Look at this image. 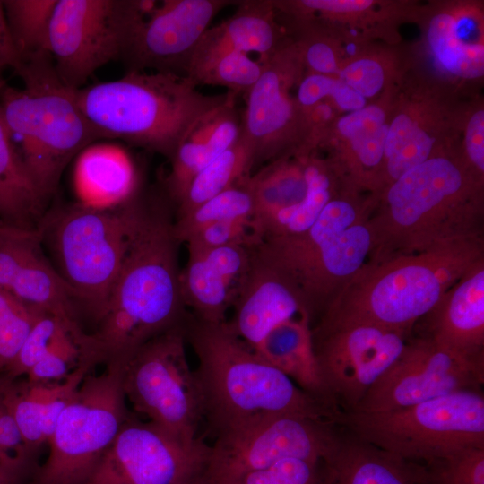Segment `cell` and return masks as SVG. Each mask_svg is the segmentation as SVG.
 Returning <instances> with one entry per match:
<instances>
[{
	"label": "cell",
	"mask_w": 484,
	"mask_h": 484,
	"mask_svg": "<svg viewBox=\"0 0 484 484\" xmlns=\"http://www.w3.org/2000/svg\"><path fill=\"white\" fill-rule=\"evenodd\" d=\"M175 207L162 188L142 194L123 265L101 319L88 333L82 359L91 367L121 364L155 336L184 324Z\"/></svg>",
	"instance_id": "6da1fadb"
},
{
	"label": "cell",
	"mask_w": 484,
	"mask_h": 484,
	"mask_svg": "<svg viewBox=\"0 0 484 484\" xmlns=\"http://www.w3.org/2000/svg\"><path fill=\"white\" fill-rule=\"evenodd\" d=\"M483 181L462 159L436 152L385 186L369 217L376 264L483 236Z\"/></svg>",
	"instance_id": "7a4b0ae2"
},
{
	"label": "cell",
	"mask_w": 484,
	"mask_h": 484,
	"mask_svg": "<svg viewBox=\"0 0 484 484\" xmlns=\"http://www.w3.org/2000/svg\"><path fill=\"white\" fill-rule=\"evenodd\" d=\"M203 402V422L214 437L267 417L300 415L338 424L341 411L310 395L233 334L190 312L186 324Z\"/></svg>",
	"instance_id": "3957f363"
},
{
	"label": "cell",
	"mask_w": 484,
	"mask_h": 484,
	"mask_svg": "<svg viewBox=\"0 0 484 484\" xmlns=\"http://www.w3.org/2000/svg\"><path fill=\"white\" fill-rule=\"evenodd\" d=\"M483 256L484 237H478L441 243L381 263H366L316 324H366L411 334L416 323Z\"/></svg>",
	"instance_id": "277c9868"
},
{
	"label": "cell",
	"mask_w": 484,
	"mask_h": 484,
	"mask_svg": "<svg viewBox=\"0 0 484 484\" xmlns=\"http://www.w3.org/2000/svg\"><path fill=\"white\" fill-rule=\"evenodd\" d=\"M196 87L187 76L127 71L76 90L75 99L101 139H122L169 160L196 121L229 95H205Z\"/></svg>",
	"instance_id": "5b68a950"
},
{
	"label": "cell",
	"mask_w": 484,
	"mask_h": 484,
	"mask_svg": "<svg viewBox=\"0 0 484 484\" xmlns=\"http://www.w3.org/2000/svg\"><path fill=\"white\" fill-rule=\"evenodd\" d=\"M371 197L345 186L305 232L263 239L255 252L298 290L311 326L367 263L373 247Z\"/></svg>",
	"instance_id": "8992f818"
},
{
	"label": "cell",
	"mask_w": 484,
	"mask_h": 484,
	"mask_svg": "<svg viewBox=\"0 0 484 484\" xmlns=\"http://www.w3.org/2000/svg\"><path fill=\"white\" fill-rule=\"evenodd\" d=\"M23 88L4 82L0 105L13 143L47 199L67 164L100 135L80 109L75 91L58 78L49 53L22 61Z\"/></svg>",
	"instance_id": "52a82bcc"
},
{
	"label": "cell",
	"mask_w": 484,
	"mask_h": 484,
	"mask_svg": "<svg viewBox=\"0 0 484 484\" xmlns=\"http://www.w3.org/2000/svg\"><path fill=\"white\" fill-rule=\"evenodd\" d=\"M141 198L138 190L112 209L65 205L45 214L37 228L42 241H48L55 269L73 293L80 318L83 314L94 326L105 313L123 265Z\"/></svg>",
	"instance_id": "ba28073f"
},
{
	"label": "cell",
	"mask_w": 484,
	"mask_h": 484,
	"mask_svg": "<svg viewBox=\"0 0 484 484\" xmlns=\"http://www.w3.org/2000/svg\"><path fill=\"white\" fill-rule=\"evenodd\" d=\"M338 425L404 460L426 463L484 448V397L465 390L386 411H341Z\"/></svg>",
	"instance_id": "9c48e42d"
},
{
	"label": "cell",
	"mask_w": 484,
	"mask_h": 484,
	"mask_svg": "<svg viewBox=\"0 0 484 484\" xmlns=\"http://www.w3.org/2000/svg\"><path fill=\"white\" fill-rule=\"evenodd\" d=\"M186 324L142 345L123 365L122 383L137 413L181 446L198 452L207 444L199 436L203 402L187 359Z\"/></svg>",
	"instance_id": "30bf717a"
},
{
	"label": "cell",
	"mask_w": 484,
	"mask_h": 484,
	"mask_svg": "<svg viewBox=\"0 0 484 484\" xmlns=\"http://www.w3.org/2000/svg\"><path fill=\"white\" fill-rule=\"evenodd\" d=\"M123 365L88 373L61 412L48 440L49 454L28 484H87L123 424L132 415L122 383Z\"/></svg>",
	"instance_id": "8fae6325"
},
{
	"label": "cell",
	"mask_w": 484,
	"mask_h": 484,
	"mask_svg": "<svg viewBox=\"0 0 484 484\" xmlns=\"http://www.w3.org/2000/svg\"><path fill=\"white\" fill-rule=\"evenodd\" d=\"M156 4L143 0H57L48 53L61 82L81 89L96 70L123 60L137 27Z\"/></svg>",
	"instance_id": "7c38bea8"
},
{
	"label": "cell",
	"mask_w": 484,
	"mask_h": 484,
	"mask_svg": "<svg viewBox=\"0 0 484 484\" xmlns=\"http://www.w3.org/2000/svg\"><path fill=\"white\" fill-rule=\"evenodd\" d=\"M339 425L312 418L280 414L215 436L208 445L197 484H229L279 461H325L341 437Z\"/></svg>",
	"instance_id": "4fadbf2b"
},
{
	"label": "cell",
	"mask_w": 484,
	"mask_h": 484,
	"mask_svg": "<svg viewBox=\"0 0 484 484\" xmlns=\"http://www.w3.org/2000/svg\"><path fill=\"white\" fill-rule=\"evenodd\" d=\"M311 330L323 380L341 411L357 407L402 353L410 335L366 324H316Z\"/></svg>",
	"instance_id": "5bb4252c"
},
{
	"label": "cell",
	"mask_w": 484,
	"mask_h": 484,
	"mask_svg": "<svg viewBox=\"0 0 484 484\" xmlns=\"http://www.w3.org/2000/svg\"><path fill=\"white\" fill-rule=\"evenodd\" d=\"M264 65L259 80L245 95L241 136L252 159V174L284 156L299 155L306 143L304 117L289 91L303 66L294 44L283 45Z\"/></svg>",
	"instance_id": "9a60e30c"
},
{
	"label": "cell",
	"mask_w": 484,
	"mask_h": 484,
	"mask_svg": "<svg viewBox=\"0 0 484 484\" xmlns=\"http://www.w3.org/2000/svg\"><path fill=\"white\" fill-rule=\"evenodd\" d=\"M484 367L419 335L408 339L402 353L351 411H386L451 393L480 391Z\"/></svg>",
	"instance_id": "2e32d148"
},
{
	"label": "cell",
	"mask_w": 484,
	"mask_h": 484,
	"mask_svg": "<svg viewBox=\"0 0 484 484\" xmlns=\"http://www.w3.org/2000/svg\"><path fill=\"white\" fill-rule=\"evenodd\" d=\"M207 447L187 450L132 413L87 484H197Z\"/></svg>",
	"instance_id": "e0dca14e"
},
{
	"label": "cell",
	"mask_w": 484,
	"mask_h": 484,
	"mask_svg": "<svg viewBox=\"0 0 484 484\" xmlns=\"http://www.w3.org/2000/svg\"><path fill=\"white\" fill-rule=\"evenodd\" d=\"M230 0H164L143 18L123 58L127 71L186 76L192 54L212 19Z\"/></svg>",
	"instance_id": "ac0fdd59"
},
{
	"label": "cell",
	"mask_w": 484,
	"mask_h": 484,
	"mask_svg": "<svg viewBox=\"0 0 484 484\" xmlns=\"http://www.w3.org/2000/svg\"><path fill=\"white\" fill-rule=\"evenodd\" d=\"M225 322L229 331L254 350L278 324L308 315L293 283L252 249L249 268ZM310 321V320H309Z\"/></svg>",
	"instance_id": "d6986e66"
},
{
	"label": "cell",
	"mask_w": 484,
	"mask_h": 484,
	"mask_svg": "<svg viewBox=\"0 0 484 484\" xmlns=\"http://www.w3.org/2000/svg\"><path fill=\"white\" fill-rule=\"evenodd\" d=\"M253 247L228 246L188 252L180 271V291L195 318L210 324L226 322L249 268Z\"/></svg>",
	"instance_id": "ffe728a7"
},
{
	"label": "cell",
	"mask_w": 484,
	"mask_h": 484,
	"mask_svg": "<svg viewBox=\"0 0 484 484\" xmlns=\"http://www.w3.org/2000/svg\"><path fill=\"white\" fill-rule=\"evenodd\" d=\"M425 336L484 367V256L477 260L424 317Z\"/></svg>",
	"instance_id": "44dd1931"
},
{
	"label": "cell",
	"mask_w": 484,
	"mask_h": 484,
	"mask_svg": "<svg viewBox=\"0 0 484 484\" xmlns=\"http://www.w3.org/2000/svg\"><path fill=\"white\" fill-rule=\"evenodd\" d=\"M237 5L230 17L205 30L192 54L186 75L231 52H255L263 62L285 45L272 1L244 0Z\"/></svg>",
	"instance_id": "7402d4cb"
},
{
	"label": "cell",
	"mask_w": 484,
	"mask_h": 484,
	"mask_svg": "<svg viewBox=\"0 0 484 484\" xmlns=\"http://www.w3.org/2000/svg\"><path fill=\"white\" fill-rule=\"evenodd\" d=\"M229 96L230 91L222 104L196 121L169 160L170 170L163 188L174 207L194 177L239 139L241 116Z\"/></svg>",
	"instance_id": "603a6c76"
},
{
	"label": "cell",
	"mask_w": 484,
	"mask_h": 484,
	"mask_svg": "<svg viewBox=\"0 0 484 484\" xmlns=\"http://www.w3.org/2000/svg\"><path fill=\"white\" fill-rule=\"evenodd\" d=\"M73 187L78 203L92 209H112L138 192V176L124 149L92 143L77 155Z\"/></svg>",
	"instance_id": "cb8c5ba5"
},
{
	"label": "cell",
	"mask_w": 484,
	"mask_h": 484,
	"mask_svg": "<svg viewBox=\"0 0 484 484\" xmlns=\"http://www.w3.org/2000/svg\"><path fill=\"white\" fill-rule=\"evenodd\" d=\"M330 484H423L425 466L404 460L349 432L324 461Z\"/></svg>",
	"instance_id": "d4e9b609"
},
{
	"label": "cell",
	"mask_w": 484,
	"mask_h": 484,
	"mask_svg": "<svg viewBox=\"0 0 484 484\" xmlns=\"http://www.w3.org/2000/svg\"><path fill=\"white\" fill-rule=\"evenodd\" d=\"M253 350L303 391L340 410L323 380L314 350L311 323L307 316L278 324Z\"/></svg>",
	"instance_id": "484cf974"
},
{
	"label": "cell",
	"mask_w": 484,
	"mask_h": 484,
	"mask_svg": "<svg viewBox=\"0 0 484 484\" xmlns=\"http://www.w3.org/2000/svg\"><path fill=\"white\" fill-rule=\"evenodd\" d=\"M0 70V87L4 82ZM48 199L36 185L13 143L0 105V221L35 229Z\"/></svg>",
	"instance_id": "4316f807"
},
{
	"label": "cell",
	"mask_w": 484,
	"mask_h": 484,
	"mask_svg": "<svg viewBox=\"0 0 484 484\" xmlns=\"http://www.w3.org/2000/svg\"><path fill=\"white\" fill-rule=\"evenodd\" d=\"M434 145L435 138L416 118L398 114L388 125L382 168L372 198L376 200L385 186L435 154Z\"/></svg>",
	"instance_id": "83f0119b"
},
{
	"label": "cell",
	"mask_w": 484,
	"mask_h": 484,
	"mask_svg": "<svg viewBox=\"0 0 484 484\" xmlns=\"http://www.w3.org/2000/svg\"><path fill=\"white\" fill-rule=\"evenodd\" d=\"M427 40L432 56L446 73L462 79L480 78L484 73V47L462 39L457 18L440 13L429 22Z\"/></svg>",
	"instance_id": "f1b7e54d"
},
{
	"label": "cell",
	"mask_w": 484,
	"mask_h": 484,
	"mask_svg": "<svg viewBox=\"0 0 484 484\" xmlns=\"http://www.w3.org/2000/svg\"><path fill=\"white\" fill-rule=\"evenodd\" d=\"M251 175V152L240 135L232 146L194 177L175 207V218L186 214L231 187L243 177Z\"/></svg>",
	"instance_id": "f546056e"
},
{
	"label": "cell",
	"mask_w": 484,
	"mask_h": 484,
	"mask_svg": "<svg viewBox=\"0 0 484 484\" xmlns=\"http://www.w3.org/2000/svg\"><path fill=\"white\" fill-rule=\"evenodd\" d=\"M249 177H243L186 214L174 218V230L180 243H185L193 234L212 223L223 220L253 222L255 203Z\"/></svg>",
	"instance_id": "4dcf8cb0"
},
{
	"label": "cell",
	"mask_w": 484,
	"mask_h": 484,
	"mask_svg": "<svg viewBox=\"0 0 484 484\" xmlns=\"http://www.w3.org/2000/svg\"><path fill=\"white\" fill-rule=\"evenodd\" d=\"M57 0H4L7 22L21 60L48 53L49 29ZM22 63V62H21Z\"/></svg>",
	"instance_id": "1f68e13d"
},
{
	"label": "cell",
	"mask_w": 484,
	"mask_h": 484,
	"mask_svg": "<svg viewBox=\"0 0 484 484\" xmlns=\"http://www.w3.org/2000/svg\"><path fill=\"white\" fill-rule=\"evenodd\" d=\"M47 386L48 384L9 379L0 374L3 401L16 421L27 453L34 459L41 445L46 442L42 433L41 415Z\"/></svg>",
	"instance_id": "d6a6232c"
},
{
	"label": "cell",
	"mask_w": 484,
	"mask_h": 484,
	"mask_svg": "<svg viewBox=\"0 0 484 484\" xmlns=\"http://www.w3.org/2000/svg\"><path fill=\"white\" fill-rule=\"evenodd\" d=\"M264 70L260 61L247 54L231 52L193 70L186 76L196 85L222 86L237 95H246L259 80Z\"/></svg>",
	"instance_id": "836d02e7"
},
{
	"label": "cell",
	"mask_w": 484,
	"mask_h": 484,
	"mask_svg": "<svg viewBox=\"0 0 484 484\" xmlns=\"http://www.w3.org/2000/svg\"><path fill=\"white\" fill-rule=\"evenodd\" d=\"M65 333H70L62 320L43 312L32 325L17 356L1 374L9 379L26 376Z\"/></svg>",
	"instance_id": "e575fe53"
},
{
	"label": "cell",
	"mask_w": 484,
	"mask_h": 484,
	"mask_svg": "<svg viewBox=\"0 0 484 484\" xmlns=\"http://www.w3.org/2000/svg\"><path fill=\"white\" fill-rule=\"evenodd\" d=\"M424 466L423 484H484V448H464Z\"/></svg>",
	"instance_id": "d590c367"
},
{
	"label": "cell",
	"mask_w": 484,
	"mask_h": 484,
	"mask_svg": "<svg viewBox=\"0 0 484 484\" xmlns=\"http://www.w3.org/2000/svg\"><path fill=\"white\" fill-rule=\"evenodd\" d=\"M229 484H330V480L324 461L290 458Z\"/></svg>",
	"instance_id": "8d00e7d4"
},
{
	"label": "cell",
	"mask_w": 484,
	"mask_h": 484,
	"mask_svg": "<svg viewBox=\"0 0 484 484\" xmlns=\"http://www.w3.org/2000/svg\"><path fill=\"white\" fill-rule=\"evenodd\" d=\"M82 362L79 346L69 333H65L27 373L33 384H49L65 379Z\"/></svg>",
	"instance_id": "74e56055"
},
{
	"label": "cell",
	"mask_w": 484,
	"mask_h": 484,
	"mask_svg": "<svg viewBox=\"0 0 484 484\" xmlns=\"http://www.w3.org/2000/svg\"><path fill=\"white\" fill-rule=\"evenodd\" d=\"M260 241L252 221L223 220L203 228L185 243L187 251L194 253L228 246L253 247Z\"/></svg>",
	"instance_id": "f35d334b"
},
{
	"label": "cell",
	"mask_w": 484,
	"mask_h": 484,
	"mask_svg": "<svg viewBox=\"0 0 484 484\" xmlns=\"http://www.w3.org/2000/svg\"><path fill=\"white\" fill-rule=\"evenodd\" d=\"M43 312L23 304L0 321V373L17 356L32 325Z\"/></svg>",
	"instance_id": "ab89813d"
},
{
	"label": "cell",
	"mask_w": 484,
	"mask_h": 484,
	"mask_svg": "<svg viewBox=\"0 0 484 484\" xmlns=\"http://www.w3.org/2000/svg\"><path fill=\"white\" fill-rule=\"evenodd\" d=\"M338 79L364 99L376 95L385 83V72L377 61L360 58L338 73Z\"/></svg>",
	"instance_id": "60d3db41"
},
{
	"label": "cell",
	"mask_w": 484,
	"mask_h": 484,
	"mask_svg": "<svg viewBox=\"0 0 484 484\" xmlns=\"http://www.w3.org/2000/svg\"><path fill=\"white\" fill-rule=\"evenodd\" d=\"M294 46L308 73L333 76L339 73L335 50L324 38L313 35Z\"/></svg>",
	"instance_id": "b9f144b4"
},
{
	"label": "cell",
	"mask_w": 484,
	"mask_h": 484,
	"mask_svg": "<svg viewBox=\"0 0 484 484\" xmlns=\"http://www.w3.org/2000/svg\"><path fill=\"white\" fill-rule=\"evenodd\" d=\"M342 84L341 80L333 76L317 73L306 75L299 82L295 99L302 116L326 98L334 100Z\"/></svg>",
	"instance_id": "7bdbcfd3"
},
{
	"label": "cell",
	"mask_w": 484,
	"mask_h": 484,
	"mask_svg": "<svg viewBox=\"0 0 484 484\" xmlns=\"http://www.w3.org/2000/svg\"><path fill=\"white\" fill-rule=\"evenodd\" d=\"M465 157L462 159L468 169L479 179L484 174V111L479 109L469 118L464 137Z\"/></svg>",
	"instance_id": "ee69618b"
},
{
	"label": "cell",
	"mask_w": 484,
	"mask_h": 484,
	"mask_svg": "<svg viewBox=\"0 0 484 484\" xmlns=\"http://www.w3.org/2000/svg\"><path fill=\"white\" fill-rule=\"evenodd\" d=\"M385 124L387 123L385 110L378 106L370 105L341 117L337 121L336 128L339 134L349 141Z\"/></svg>",
	"instance_id": "f6af8a7d"
},
{
	"label": "cell",
	"mask_w": 484,
	"mask_h": 484,
	"mask_svg": "<svg viewBox=\"0 0 484 484\" xmlns=\"http://www.w3.org/2000/svg\"><path fill=\"white\" fill-rule=\"evenodd\" d=\"M21 62L7 22L3 1L0 0V70L12 67L15 71Z\"/></svg>",
	"instance_id": "bcb514c9"
},
{
	"label": "cell",
	"mask_w": 484,
	"mask_h": 484,
	"mask_svg": "<svg viewBox=\"0 0 484 484\" xmlns=\"http://www.w3.org/2000/svg\"><path fill=\"white\" fill-rule=\"evenodd\" d=\"M38 467L32 464L10 466L0 463V484H28Z\"/></svg>",
	"instance_id": "7dc6e473"
},
{
	"label": "cell",
	"mask_w": 484,
	"mask_h": 484,
	"mask_svg": "<svg viewBox=\"0 0 484 484\" xmlns=\"http://www.w3.org/2000/svg\"><path fill=\"white\" fill-rule=\"evenodd\" d=\"M23 304L9 291L0 288V321L17 310Z\"/></svg>",
	"instance_id": "c3c4849f"
},
{
	"label": "cell",
	"mask_w": 484,
	"mask_h": 484,
	"mask_svg": "<svg viewBox=\"0 0 484 484\" xmlns=\"http://www.w3.org/2000/svg\"><path fill=\"white\" fill-rule=\"evenodd\" d=\"M4 226H5V224H4L3 222L0 221V236H1L4 229Z\"/></svg>",
	"instance_id": "681fc988"
}]
</instances>
